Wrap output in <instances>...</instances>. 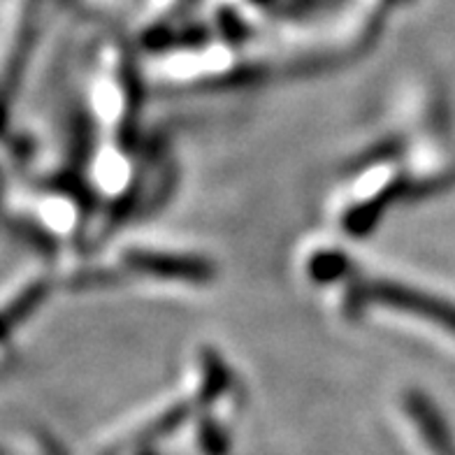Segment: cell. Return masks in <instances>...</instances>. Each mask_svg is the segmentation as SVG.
I'll use <instances>...</instances> for the list:
<instances>
[{
  "instance_id": "6da1fadb",
  "label": "cell",
  "mask_w": 455,
  "mask_h": 455,
  "mask_svg": "<svg viewBox=\"0 0 455 455\" xmlns=\"http://www.w3.org/2000/svg\"><path fill=\"white\" fill-rule=\"evenodd\" d=\"M379 298L386 299V305L400 307V309H407V312L413 314H426V316L435 318L437 323L455 330V307L443 305L439 299L397 286H381L379 288Z\"/></svg>"
}]
</instances>
